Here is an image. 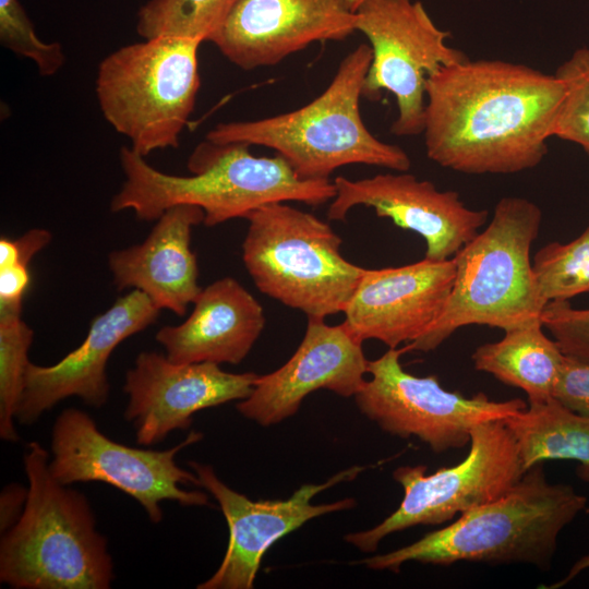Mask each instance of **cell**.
I'll list each match as a JSON object with an SVG mask.
<instances>
[{
  "label": "cell",
  "mask_w": 589,
  "mask_h": 589,
  "mask_svg": "<svg viewBox=\"0 0 589 589\" xmlns=\"http://www.w3.org/2000/svg\"><path fill=\"white\" fill-rule=\"evenodd\" d=\"M565 93L563 82L520 63L466 60L425 84L423 139L437 165L469 175L538 166Z\"/></svg>",
  "instance_id": "cell-1"
},
{
  "label": "cell",
  "mask_w": 589,
  "mask_h": 589,
  "mask_svg": "<svg viewBox=\"0 0 589 589\" xmlns=\"http://www.w3.org/2000/svg\"><path fill=\"white\" fill-rule=\"evenodd\" d=\"M119 157L124 182L110 209L133 211L142 220H157L168 208L190 204L202 208L203 224L213 227L271 203L318 206L336 195L329 179H301L281 156H254L245 143L205 139L188 158L189 176L159 171L131 147H122Z\"/></svg>",
  "instance_id": "cell-2"
},
{
  "label": "cell",
  "mask_w": 589,
  "mask_h": 589,
  "mask_svg": "<svg viewBox=\"0 0 589 589\" xmlns=\"http://www.w3.org/2000/svg\"><path fill=\"white\" fill-rule=\"evenodd\" d=\"M586 506L585 495L569 484L550 483L543 464H538L500 498L461 514L409 545L361 563L395 573L407 562L442 566L524 563L549 569L561 531Z\"/></svg>",
  "instance_id": "cell-3"
},
{
  "label": "cell",
  "mask_w": 589,
  "mask_h": 589,
  "mask_svg": "<svg viewBox=\"0 0 589 589\" xmlns=\"http://www.w3.org/2000/svg\"><path fill=\"white\" fill-rule=\"evenodd\" d=\"M48 458L41 444H27V497L1 538L0 581L14 589H108L113 564L107 539L85 495L56 480Z\"/></svg>",
  "instance_id": "cell-4"
},
{
  "label": "cell",
  "mask_w": 589,
  "mask_h": 589,
  "mask_svg": "<svg viewBox=\"0 0 589 589\" xmlns=\"http://www.w3.org/2000/svg\"><path fill=\"white\" fill-rule=\"evenodd\" d=\"M371 59L370 45L360 44L309 104L274 117L218 123L205 139L272 148L304 180H328L337 168L353 164L408 171V154L375 137L360 113Z\"/></svg>",
  "instance_id": "cell-5"
},
{
  "label": "cell",
  "mask_w": 589,
  "mask_h": 589,
  "mask_svg": "<svg viewBox=\"0 0 589 589\" xmlns=\"http://www.w3.org/2000/svg\"><path fill=\"white\" fill-rule=\"evenodd\" d=\"M541 220V209L533 202L501 199L488 227L454 255L455 280L440 317L404 351L434 350L467 325L505 332L540 321L546 302L537 287L530 249Z\"/></svg>",
  "instance_id": "cell-6"
},
{
  "label": "cell",
  "mask_w": 589,
  "mask_h": 589,
  "mask_svg": "<svg viewBox=\"0 0 589 589\" xmlns=\"http://www.w3.org/2000/svg\"><path fill=\"white\" fill-rule=\"evenodd\" d=\"M242 260L256 288L308 318L344 312L365 268L340 253L341 239L315 215L286 202L245 217Z\"/></svg>",
  "instance_id": "cell-7"
},
{
  "label": "cell",
  "mask_w": 589,
  "mask_h": 589,
  "mask_svg": "<svg viewBox=\"0 0 589 589\" xmlns=\"http://www.w3.org/2000/svg\"><path fill=\"white\" fill-rule=\"evenodd\" d=\"M201 41L159 36L123 46L101 60L96 76L100 110L142 156L176 148L200 89Z\"/></svg>",
  "instance_id": "cell-8"
},
{
  "label": "cell",
  "mask_w": 589,
  "mask_h": 589,
  "mask_svg": "<svg viewBox=\"0 0 589 589\" xmlns=\"http://www.w3.org/2000/svg\"><path fill=\"white\" fill-rule=\"evenodd\" d=\"M460 462L425 473L426 466H401L393 477L402 490L398 508L372 529L345 536L360 551H376L388 534L420 525H442L456 515L500 498L525 471L517 444L503 420L477 425Z\"/></svg>",
  "instance_id": "cell-9"
},
{
  "label": "cell",
  "mask_w": 589,
  "mask_h": 589,
  "mask_svg": "<svg viewBox=\"0 0 589 589\" xmlns=\"http://www.w3.org/2000/svg\"><path fill=\"white\" fill-rule=\"evenodd\" d=\"M202 437V433L191 431L166 450L131 447L106 436L85 411L68 408L52 426L49 468L55 479L65 485L97 481L115 486L136 500L151 521L158 524L164 501L182 506L209 504L204 492L181 488L201 484L195 473L180 468L175 460L181 449Z\"/></svg>",
  "instance_id": "cell-10"
},
{
  "label": "cell",
  "mask_w": 589,
  "mask_h": 589,
  "mask_svg": "<svg viewBox=\"0 0 589 589\" xmlns=\"http://www.w3.org/2000/svg\"><path fill=\"white\" fill-rule=\"evenodd\" d=\"M356 31L372 51L363 97L376 100L381 92L392 93L397 117L390 132L422 134L428 77L469 57L446 44L450 33L436 26L420 1L366 0L356 10Z\"/></svg>",
  "instance_id": "cell-11"
},
{
  "label": "cell",
  "mask_w": 589,
  "mask_h": 589,
  "mask_svg": "<svg viewBox=\"0 0 589 589\" xmlns=\"http://www.w3.org/2000/svg\"><path fill=\"white\" fill-rule=\"evenodd\" d=\"M404 352L389 348L369 361L371 380L354 395L360 411L392 435L414 436L441 454L466 446L477 425L505 420L528 406L520 398L496 401L483 393L466 397L447 390L436 375L419 377L405 371Z\"/></svg>",
  "instance_id": "cell-12"
},
{
  "label": "cell",
  "mask_w": 589,
  "mask_h": 589,
  "mask_svg": "<svg viewBox=\"0 0 589 589\" xmlns=\"http://www.w3.org/2000/svg\"><path fill=\"white\" fill-rule=\"evenodd\" d=\"M202 488L218 502L229 528L226 554L217 570L197 589H251L265 552L308 520L352 508L351 497L329 504H312L317 493L354 479L365 467L342 470L321 484H303L287 500L252 501L227 486L209 465L190 461Z\"/></svg>",
  "instance_id": "cell-13"
},
{
  "label": "cell",
  "mask_w": 589,
  "mask_h": 589,
  "mask_svg": "<svg viewBox=\"0 0 589 589\" xmlns=\"http://www.w3.org/2000/svg\"><path fill=\"white\" fill-rule=\"evenodd\" d=\"M257 376L226 372L213 362L176 363L166 354L143 351L125 374L124 419L133 424L140 445H154L175 430L189 429L195 412L245 399Z\"/></svg>",
  "instance_id": "cell-14"
},
{
  "label": "cell",
  "mask_w": 589,
  "mask_h": 589,
  "mask_svg": "<svg viewBox=\"0 0 589 589\" xmlns=\"http://www.w3.org/2000/svg\"><path fill=\"white\" fill-rule=\"evenodd\" d=\"M333 182L336 195L327 209L329 220H345L356 206L372 207L378 217L420 235L426 245L424 257L434 261L454 257L489 216L485 209L467 207L457 192L440 191L407 171L359 180L337 177Z\"/></svg>",
  "instance_id": "cell-15"
},
{
  "label": "cell",
  "mask_w": 589,
  "mask_h": 589,
  "mask_svg": "<svg viewBox=\"0 0 589 589\" xmlns=\"http://www.w3.org/2000/svg\"><path fill=\"white\" fill-rule=\"evenodd\" d=\"M353 32L356 12L347 0H238L208 41L237 67L253 70Z\"/></svg>",
  "instance_id": "cell-16"
},
{
  "label": "cell",
  "mask_w": 589,
  "mask_h": 589,
  "mask_svg": "<svg viewBox=\"0 0 589 589\" xmlns=\"http://www.w3.org/2000/svg\"><path fill=\"white\" fill-rule=\"evenodd\" d=\"M362 342L342 323L328 325L324 318L309 317L292 357L276 371L259 375L252 393L237 404V410L268 426L293 416L302 400L317 389L354 396L368 373Z\"/></svg>",
  "instance_id": "cell-17"
},
{
  "label": "cell",
  "mask_w": 589,
  "mask_h": 589,
  "mask_svg": "<svg viewBox=\"0 0 589 589\" xmlns=\"http://www.w3.org/2000/svg\"><path fill=\"white\" fill-rule=\"evenodd\" d=\"M454 259L423 260L368 269L344 311L345 327L359 340L389 348L419 339L440 317L453 289Z\"/></svg>",
  "instance_id": "cell-18"
},
{
  "label": "cell",
  "mask_w": 589,
  "mask_h": 589,
  "mask_svg": "<svg viewBox=\"0 0 589 589\" xmlns=\"http://www.w3.org/2000/svg\"><path fill=\"white\" fill-rule=\"evenodd\" d=\"M159 310L142 291L134 289L96 316L83 342L52 365L29 362L16 419L32 424L61 400L76 396L101 407L109 397L106 366L123 340L152 325Z\"/></svg>",
  "instance_id": "cell-19"
},
{
  "label": "cell",
  "mask_w": 589,
  "mask_h": 589,
  "mask_svg": "<svg viewBox=\"0 0 589 589\" xmlns=\"http://www.w3.org/2000/svg\"><path fill=\"white\" fill-rule=\"evenodd\" d=\"M203 221L204 212L199 206L175 205L157 219L142 243L111 252L108 265L117 289L132 287L144 292L158 310L184 315L202 290L191 235Z\"/></svg>",
  "instance_id": "cell-20"
},
{
  "label": "cell",
  "mask_w": 589,
  "mask_h": 589,
  "mask_svg": "<svg viewBox=\"0 0 589 589\" xmlns=\"http://www.w3.org/2000/svg\"><path fill=\"white\" fill-rule=\"evenodd\" d=\"M189 317L177 326H164L156 340L176 363H240L265 326L260 302L235 278H220L193 302Z\"/></svg>",
  "instance_id": "cell-21"
},
{
  "label": "cell",
  "mask_w": 589,
  "mask_h": 589,
  "mask_svg": "<svg viewBox=\"0 0 589 589\" xmlns=\"http://www.w3.org/2000/svg\"><path fill=\"white\" fill-rule=\"evenodd\" d=\"M543 328L540 320L505 330L501 340L474 350L471 356L474 369L522 389L528 402L553 397L564 353Z\"/></svg>",
  "instance_id": "cell-22"
},
{
  "label": "cell",
  "mask_w": 589,
  "mask_h": 589,
  "mask_svg": "<svg viewBox=\"0 0 589 589\" xmlns=\"http://www.w3.org/2000/svg\"><path fill=\"white\" fill-rule=\"evenodd\" d=\"M503 421L517 444L525 472L546 460H574L579 478L589 482V416L551 397L529 402Z\"/></svg>",
  "instance_id": "cell-23"
},
{
  "label": "cell",
  "mask_w": 589,
  "mask_h": 589,
  "mask_svg": "<svg viewBox=\"0 0 589 589\" xmlns=\"http://www.w3.org/2000/svg\"><path fill=\"white\" fill-rule=\"evenodd\" d=\"M238 0H149L137 13L144 39L173 36L208 41Z\"/></svg>",
  "instance_id": "cell-24"
},
{
  "label": "cell",
  "mask_w": 589,
  "mask_h": 589,
  "mask_svg": "<svg viewBox=\"0 0 589 589\" xmlns=\"http://www.w3.org/2000/svg\"><path fill=\"white\" fill-rule=\"evenodd\" d=\"M33 329L22 320V309H0V437L16 442L14 426L29 364Z\"/></svg>",
  "instance_id": "cell-25"
},
{
  "label": "cell",
  "mask_w": 589,
  "mask_h": 589,
  "mask_svg": "<svg viewBox=\"0 0 589 589\" xmlns=\"http://www.w3.org/2000/svg\"><path fill=\"white\" fill-rule=\"evenodd\" d=\"M532 271L546 303L589 292V226L568 243L541 248L533 256Z\"/></svg>",
  "instance_id": "cell-26"
},
{
  "label": "cell",
  "mask_w": 589,
  "mask_h": 589,
  "mask_svg": "<svg viewBox=\"0 0 589 589\" xmlns=\"http://www.w3.org/2000/svg\"><path fill=\"white\" fill-rule=\"evenodd\" d=\"M565 93L552 136L579 145L589 157V48L576 49L555 72Z\"/></svg>",
  "instance_id": "cell-27"
},
{
  "label": "cell",
  "mask_w": 589,
  "mask_h": 589,
  "mask_svg": "<svg viewBox=\"0 0 589 589\" xmlns=\"http://www.w3.org/2000/svg\"><path fill=\"white\" fill-rule=\"evenodd\" d=\"M0 43L32 60L40 75L56 74L65 57L59 43H45L37 35L19 0H0Z\"/></svg>",
  "instance_id": "cell-28"
},
{
  "label": "cell",
  "mask_w": 589,
  "mask_h": 589,
  "mask_svg": "<svg viewBox=\"0 0 589 589\" xmlns=\"http://www.w3.org/2000/svg\"><path fill=\"white\" fill-rule=\"evenodd\" d=\"M541 322L564 354L589 362V309H574L568 300L550 301Z\"/></svg>",
  "instance_id": "cell-29"
},
{
  "label": "cell",
  "mask_w": 589,
  "mask_h": 589,
  "mask_svg": "<svg viewBox=\"0 0 589 589\" xmlns=\"http://www.w3.org/2000/svg\"><path fill=\"white\" fill-rule=\"evenodd\" d=\"M553 398L577 413L589 416V362L564 354Z\"/></svg>",
  "instance_id": "cell-30"
},
{
  "label": "cell",
  "mask_w": 589,
  "mask_h": 589,
  "mask_svg": "<svg viewBox=\"0 0 589 589\" xmlns=\"http://www.w3.org/2000/svg\"><path fill=\"white\" fill-rule=\"evenodd\" d=\"M29 262L17 260L0 267V308L22 309L31 283Z\"/></svg>",
  "instance_id": "cell-31"
},
{
  "label": "cell",
  "mask_w": 589,
  "mask_h": 589,
  "mask_svg": "<svg viewBox=\"0 0 589 589\" xmlns=\"http://www.w3.org/2000/svg\"><path fill=\"white\" fill-rule=\"evenodd\" d=\"M27 497V490L17 484H10L2 491L0 498V528L8 530L21 516Z\"/></svg>",
  "instance_id": "cell-32"
},
{
  "label": "cell",
  "mask_w": 589,
  "mask_h": 589,
  "mask_svg": "<svg viewBox=\"0 0 589 589\" xmlns=\"http://www.w3.org/2000/svg\"><path fill=\"white\" fill-rule=\"evenodd\" d=\"M350 9L356 12V10L366 0H347Z\"/></svg>",
  "instance_id": "cell-33"
},
{
  "label": "cell",
  "mask_w": 589,
  "mask_h": 589,
  "mask_svg": "<svg viewBox=\"0 0 589 589\" xmlns=\"http://www.w3.org/2000/svg\"><path fill=\"white\" fill-rule=\"evenodd\" d=\"M589 567V556L581 560L576 567L574 568V572H578L581 568Z\"/></svg>",
  "instance_id": "cell-34"
}]
</instances>
